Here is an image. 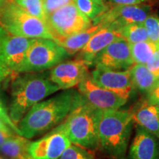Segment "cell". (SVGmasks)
<instances>
[{"label": "cell", "mask_w": 159, "mask_h": 159, "mask_svg": "<svg viewBox=\"0 0 159 159\" xmlns=\"http://www.w3.org/2000/svg\"><path fill=\"white\" fill-rule=\"evenodd\" d=\"M99 109L85 101L61 123L71 144L89 150H94L99 148Z\"/></svg>", "instance_id": "277c9868"}, {"label": "cell", "mask_w": 159, "mask_h": 159, "mask_svg": "<svg viewBox=\"0 0 159 159\" xmlns=\"http://www.w3.org/2000/svg\"><path fill=\"white\" fill-rule=\"evenodd\" d=\"M144 25L148 32L149 40L159 47V17L151 14L145 19Z\"/></svg>", "instance_id": "484cf974"}, {"label": "cell", "mask_w": 159, "mask_h": 159, "mask_svg": "<svg viewBox=\"0 0 159 159\" xmlns=\"http://www.w3.org/2000/svg\"><path fill=\"white\" fill-rule=\"evenodd\" d=\"M85 100L77 89H65L33 105L18 123L21 136L32 139L61 124Z\"/></svg>", "instance_id": "6da1fadb"}, {"label": "cell", "mask_w": 159, "mask_h": 159, "mask_svg": "<svg viewBox=\"0 0 159 159\" xmlns=\"http://www.w3.org/2000/svg\"><path fill=\"white\" fill-rule=\"evenodd\" d=\"M127 159H159V139L136 125Z\"/></svg>", "instance_id": "9a60e30c"}, {"label": "cell", "mask_w": 159, "mask_h": 159, "mask_svg": "<svg viewBox=\"0 0 159 159\" xmlns=\"http://www.w3.org/2000/svg\"><path fill=\"white\" fill-rule=\"evenodd\" d=\"M93 64L114 70L129 69L134 64L130 43L123 39L114 41L97 55Z\"/></svg>", "instance_id": "7c38bea8"}, {"label": "cell", "mask_w": 159, "mask_h": 159, "mask_svg": "<svg viewBox=\"0 0 159 159\" xmlns=\"http://www.w3.org/2000/svg\"><path fill=\"white\" fill-rule=\"evenodd\" d=\"M21 8L33 16L45 21L47 19L42 0H15Z\"/></svg>", "instance_id": "cb8c5ba5"}, {"label": "cell", "mask_w": 159, "mask_h": 159, "mask_svg": "<svg viewBox=\"0 0 159 159\" xmlns=\"http://www.w3.org/2000/svg\"><path fill=\"white\" fill-rule=\"evenodd\" d=\"M61 89L56 84L41 74H27L16 77L11 87L9 114L18 125L33 105Z\"/></svg>", "instance_id": "3957f363"}, {"label": "cell", "mask_w": 159, "mask_h": 159, "mask_svg": "<svg viewBox=\"0 0 159 159\" xmlns=\"http://www.w3.org/2000/svg\"><path fill=\"white\" fill-rule=\"evenodd\" d=\"M69 56L64 48L47 39H33L27 49L21 73L39 72L52 69Z\"/></svg>", "instance_id": "8992f818"}, {"label": "cell", "mask_w": 159, "mask_h": 159, "mask_svg": "<svg viewBox=\"0 0 159 159\" xmlns=\"http://www.w3.org/2000/svg\"><path fill=\"white\" fill-rule=\"evenodd\" d=\"M71 144L60 124L43 138L30 143L28 153L32 159H58Z\"/></svg>", "instance_id": "9c48e42d"}, {"label": "cell", "mask_w": 159, "mask_h": 159, "mask_svg": "<svg viewBox=\"0 0 159 159\" xmlns=\"http://www.w3.org/2000/svg\"><path fill=\"white\" fill-rule=\"evenodd\" d=\"M0 159H4L3 158H2V157L1 156H0Z\"/></svg>", "instance_id": "8d00e7d4"}, {"label": "cell", "mask_w": 159, "mask_h": 159, "mask_svg": "<svg viewBox=\"0 0 159 159\" xmlns=\"http://www.w3.org/2000/svg\"><path fill=\"white\" fill-rule=\"evenodd\" d=\"M33 39L6 33L3 39V54L6 64L13 76L21 73L27 49Z\"/></svg>", "instance_id": "5bb4252c"}, {"label": "cell", "mask_w": 159, "mask_h": 159, "mask_svg": "<svg viewBox=\"0 0 159 159\" xmlns=\"http://www.w3.org/2000/svg\"><path fill=\"white\" fill-rule=\"evenodd\" d=\"M129 70L134 89L141 93L147 94L158 80L144 64H134Z\"/></svg>", "instance_id": "ffe728a7"}, {"label": "cell", "mask_w": 159, "mask_h": 159, "mask_svg": "<svg viewBox=\"0 0 159 159\" xmlns=\"http://www.w3.org/2000/svg\"><path fill=\"white\" fill-rule=\"evenodd\" d=\"M58 159H95V157L88 149L71 144Z\"/></svg>", "instance_id": "d4e9b609"}, {"label": "cell", "mask_w": 159, "mask_h": 159, "mask_svg": "<svg viewBox=\"0 0 159 159\" xmlns=\"http://www.w3.org/2000/svg\"><path fill=\"white\" fill-rule=\"evenodd\" d=\"M122 39L129 43L150 41L144 23H134L126 25L119 30Z\"/></svg>", "instance_id": "7402d4cb"}, {"label": "cell", "mask_w": 159, "mask_h": 159, "mask_svg": "<svg viewBox=\"0 0 159 159\" xmlns=\"http://www.w3.org/2000/svg\"><path fill=\"white\" fill-rule=\"evenodd\" d=\"M46 17L63 6L75 4V0H42Z\"/></svg>", "instance_id": "83f0119b"}, {"label": "cell", "mask_w": 159, "mask_h": 159, "mask_svg": "<svg viewBox=\"0 0 159 159\" xmlns=\"http://www.w3.org/2000/svg\"><path fill=\"white\" fill-rule=\"evenodd\" d=\"M30 143L28 139L14 134L0 146V152L10 159H32L28 153Z\"/></svg>", "instance_id": "d6986e66"}, {"label": "cell", "mask_w": 159, "mask_h": 159, "mask_svg": "<svg viewBox=\"0 0 159 159\" xmlns=\"http://www.w3.org/2000/svg\"><path fill=\"white\" fill-rule=\"evenodd\" d=\"M146 100L152 105H159V78L152 88L146 94Z\"/></svg>", "instance_id": "1f68e13d"}, {"label": "cell", "mask_w": 159, "mask_h": 159, "mask_svg": "<svg viewBox=\"0 0 159 159\" xmlns=\"http://www.w3.org/2000/svg\"><path fill=\"white\" fill-rule=\"evenodd\" d=\"M6 33H7V32L0 26V88H1L2 85L6 80L10 77L13 76V75L12 74L11 70L8 69L7 64H6L3 54V39L5 36Z\"/></svg>", "instance_id": "4316f807"}, {"label": "cell", "mask_w": 159, "mask_h": 159, "mask_svg": "<svg viewBox=\"0 0 159 159\" xmlns=\"http://www.w3.org/2000/svg\"><path fill=\"white\" fill-rule=\"evenodd\" d=\"M102 27L100 24H94L85 30L68 37H60L55 42L65 49L69 55L76 54L88 43L91 37Z\"/></svg>", "instance_id": "ac0fdd59"}, {"label": "cell", "mask_w": 159, "mask_h": 159, "mask_svg": "<svg viewBox=\"0 0 159 159\" xmlns=\"http://www.w3.org/2000/svg\"><path fill=\"white\" fill-rule=\"evenodd\" d=\"M89 66L81 59L61 62L52 68L49 77L61 90L74 88L90 74Z\"/></svg>", "instance_id": "4fadbf2b"}, {"label": "cell", "mask_w": 159, "mask_h": 159, "mask_svg": "<svg viewBox=\"0 0 159 159\" xmlns=\"http://www.w3.org/2000/svg\"><path fill=\"white\" fill-rule=\"evenodd\" d=\"M130 111L134 123L159 139V105L144 99Z\"/></svg>", "instance_id": "e0dca14e"}, {"label": "cell", "mask_w": 159, "mask_h": 159, "mask_svg": "<svg viewBox=\"0 0 159 159\" xmlns=\"http://www.w3.org/2000/svg\"><path fill=\"white\" fill-rule=\"evenodd\" d=\"M107 1L112 5H154L158 2V0H107Z\"/></svg>", "instance_id": "f546056e"}, {"label": "cell", "mask_w": 159, "mask_h": 159, "mask_svg": "<svg viewBox=\"0 0 159 159\" xmlns=\"http://www.w3.org/2000/svg\"><path fill=\"white\" fill-rule=\"evenodd\" d=\"M91 79L99 86L116 93L123 98L128 99L134 90L129 69L114 70L95 66L90 73Z\"/></svg>", "instance_id": "8fae6325"}, {"label": "cell", "mask_w": 159, "mask_h": 159, "mask_svg": "<svg viewBox=\"0 0 159 159\" xmlns=\"http://www.w3.org/2000/svg\"><path fill=\"white\" fill-rule=\"evenodd\" d=\"M10 0H0V10H1L4 7V5H5L7 2H9Z\"/></svg>", "instance_id": "e575fe53"}, {"label": "cell", "mask_w": 159, "mask_h": 159, "mask_svg": "<svg viewBox=\"0 0 159 159\" xmlns=\"http://www.w3.org/2000/svg\"><path fill=\"white\" fill-rule=\"evenodd\" d=\"M0 130H5V131H13L11 128L3 122L2 119H0Z\"/></svg>", "instance_id": "836d02e7"}, {"label": "cell", "mask_w": 159, "mask_h": 159, "mask_svg": "<svg viewBox=\"0 0 159 159\" xmlns=\"http://www.w3.org/2000/svg\"><path fill=\"white\" fill-rule=\"evenodd\" d=\"M55 41L57 38L68 37L87 30L91 20L79 11L75 4L65 5L49 15L46 19Z\"/></svg>", "instance_id": "52a82bcc"}, {"label": "cell", "mask_w": 159, "mask_h": 159, "mask_svg": "<svg viewBox=\"0 0 159 159\" xmlns=\"http://www.w3.org/2000/svg\"><path fill=\"white\" fill-rule=\"evenodd\" d=\"M78 91L86 102L99 110H117L126 104L128 99L95 83L89 74L79 84Z\"/></svg>", "instance_id": "30bf717a"}, {"label": "cell", "mask_w": 159, "mask_h": 159, "mask_svg": "<svg viewBox=\"0 0 159 159\" xmlns=\"http://www.w3.org/2000/svg\"><path fill=\"white\" fill-rule=\"evenodd\" d=\"M75 4L81 13L91 20H94L106 11L107 6L94 0H75Z\"/></svg>", "instance_id": "603a6c76"}, {"label": "cell", "mask_w": 159, "mask_h": 159, "mask_svg": "<svg viewBox=\"0 0 159 159\" xmlns=\"http://www.w3.org/2000/svg\"><path fill=\"white\" fill-rule=\"evenodd\" d=\"M0 119L3 121L11 129L15 134L21 136V132H20L19 128H18L17 125H16L10 116L9 112L7 111V109L3 105V103L0 101Z\"/></svg>", "instance_id": "f1b7e54d"}, {"label": "cell", "mask_w": 159, "mask_h": 159, "mask_svg": "<svg viewBox=\"0 0 159 159\" xmlns=\"http://www.w3.org/2000/svg\"><path fill=\"white\" fill-rule=\"evenodd\" d=\"M147 67L155 76L159 78V47L147 63Z\"/></svg>", "instance_id": "4dcf8cb0"}, {"label": "cell", "mask_w": 159, "mask_h": 159, "mask_svg": "<svg viewBox=\"0 0 159 159\" xmlns=\"http://www.w3.org/2000/svg\"><path fill=\"white\" fill-rule=\"evenodd\" d=\"M134 124L130 111L100 110L98 122L99 147L112 158H124Z\"/></svg>", "instance_id": "7a4b0ae2"}, {"label": "cell", "mask_w": 159, "mask_h": 159, "mask_svg": "<svg viewBox=\"0 0 159 159\" xmlns=\"http://www.w3.org/2000/svg\"><path fill=\"white\" fill-rule=\"evenodd\" d=\"M121 39L122 37L119 30L110 27H102L79 52L77 59L83 60L89 66L93 65V61L98 53L110 43Z\"/></svg>", "instance_id": "2e32d148"}, {"label": "cell", "mask_w": 159, "mask_h": 159, "mask_svg": "<svg viewBox=\"0 0 159 159\" xmlns=\"http://www.w3.org/2000/svg\"><path fill=\"white\" fill-rule=\"evenodd\" d=\"M14 134H15L13 131H5L0 130V146Z\"/></svg>", "instance_id": "d6a6232c"}, {"label": "cell", "mask_w": 159, "mask_h": 159, "mask_svg": "<svg viewBox=\"0 0 159 159\" xmlns=\"http://www.w3.org/2000/svg\"><path fill=\"white\" fill-rule=\"evenodd\" d=\"M158 2H159V0H158Z\"/></svg>", "instance_id": "74e56055"}, {"label": "cell", "mask_w": 159, "mask_h": 159, "mask_svg": "<svg viewBox=\"0 0 159 159\" xmlns=\"http://www.w3.org/2000/svg\"><path fill=\"white\" fill-rule=\"evenodd\" d=\"M130 47L134 64L146 65L158 47L152 41H146L130 43Z\"/></svg>", "instance_id": "44dd1931"}, {"label": "cell", "mask_w": 159, "mask_h": 159, "mask_svg": "<svg viewBox=\"0 0 159 159\" xmlns=\"http://www.w3.org/2000/svg\"><path fill=\"white\" fill-rule=\"evenodd\" d=\"M151 5H113L107 7L104 13L93 20L94 24H100L102 27H110L120 30L125 26L134 23H144L152 14Z\"/></svg>", "instance_id": "ba28073f"}, {"label": "cell", "mask_w": 159, "mask_h": 159, "mask_svg": "<svg viewBox=\"0 0 159 159\" xmlns=\"http://www.w3.org/2000/svg\"><path fill=\"white\" fill-rule=\"evenodd\" d=\"M94 1L97 2H98L99 4H101V5H105L104 0H94Z\"/></svg>", "instance_id": "d590c367"}, {"label": "cell", "mask_w": 159, "mask_h": 159, "mask_svg": "<svg viewBox=\"0 0 159 159\" xmlns=\"http://www.w3.org/2000/svg\"><path fill=\"white\" fill-rule=\"evenodd\" d=\"M0 26L7 33L13 35L54 41L47 23L29 14L15 0H10L0 10Z\"/></svg>", "instance_id": "5b68a950"}]
</instances>
